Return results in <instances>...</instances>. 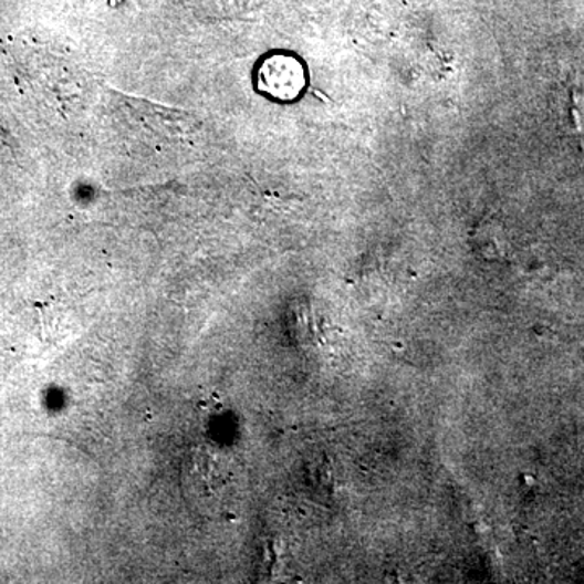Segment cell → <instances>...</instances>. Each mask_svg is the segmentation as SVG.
Returning a JSON list of instances; mask_svg holds the SVG:
<instances>
[{"label": "cell", "mask_w": 584, "mask_h": 584, "mask_svg": "<svg viewBox=\"0 0 584 584\" xmlns=\"http://www.w3.org/2000/svg\"><path fill=\"white\" fill-rule=\"evenodd\" d=\"M184 486L198 505L219 507L226 489V469L221 457L208 450L195 451L184 471Z\"/></svg>", "instance_id": "obj_1"}, {"label": "cell", "mask_w": 584, "mask_h": 584, "mask_svg": "<svg viewBox=\"0 0 584 584\" xmlns=\"http://www.w3.org/2000/svg\"><path fill=\"white\" fill-rule=\"evenodd\" d=\"M257 88L274 100H295L305 88L304 67L292 55H270L257 73Z\"/></svg>", "instance_id": "obj_2"}, {"label": "cell", "mask_w": 584, "mask_h": 584, "mask_svg": "<svg viewBox=\"0 0 584 584\" xmlns=\"http://www.w3.org/2000/svg\"><path fill=\"white\" fill-rule=\"evenodd\" d=\"M583 343H584V338H583Z\"/></svg>", "instance_id": "obj_3"}]
</instances>
